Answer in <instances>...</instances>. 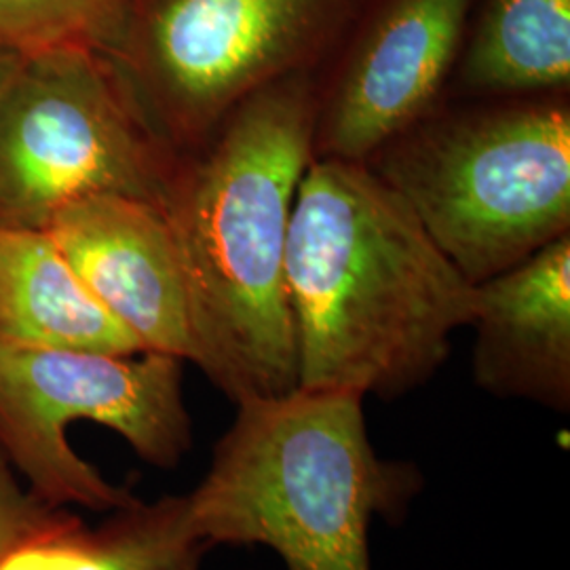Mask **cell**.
I'll list each match as a JSON object with an SVG mask.
<instances>
[{
  "label": "cell",
  "mask_w": 570,
  "mask_h": 570,
  "mask_svg": "<svg viewBox=\"0 0 570 570\" xmlns=\"http://www.w3.org/2000/svg\"><path fill=\"white\" fill-rule=\"evenodd\" d=\"M285 287L298 387L385 402L428 385L473 320L475 285L366 164L311 159L292 207Z\"/></svg>",
  "instance_id": "obj_1"
},
{
  "label": "cell",
  "mask_w": 570,
  "mask_h": 570,
  "mask_svg": "<svg viewBox=\"0 0 570 570\" xmlns=\"http://www.w3.org/2000/svg\"><path fill=\"white\" fill-rule=\"evenodd\" d=\"M313 125L315 75L252 94L180 153L164 207L193 308L195 366L233 404L298 387L285 261Z\"/></svg>",
  "instance_id": "obj_2"
},
{
  "label": "cell",
  "mask_w": 570,
  "mask_h": 570,
  "mask_svg": "<svg viewBox=\"0 0 570 570\" xmlns=\"http://www.w3.org/2000/svg\"><path fill=\"white\" fill-rule=\"evenodd\" d=\"M360 393L296 387L247 397L184 494L190 532L209 550L261 546L287 570H372L376 518L404 520L423 475L370 442Z\"/></svg>",
  "instance_id": "obj_3"
},
{
  "label": "cell",
  "mask_w": 570,
  "mask_h": 570,
  "mask_svg": "<svg viewBox=\"0 0 570 570\" xmlns=\"http://www.w3.org/2000/svg\"><path fill=\"white\" fill-rule=\"evenodd\" d=\"M364 164L482 284L570 233V91L446 98Z\"/></svg>",
  "instance_id": "obj_4"
},
{
  "label": "cell",
  "mask_w": 570,
  "mask_h": 570,
  "mask_svg": "<svg viewBox=\"0 0 570 570\" xmlns=\"http://www.w3.org/2000/svg\"><path fill=\"white\" fill-rule=\"evenodd\" d=\"M180 164L102 51L21 56L0 94V226L45 230L70 202L119 195L164 209Z\"/></svg>",
  "instance_id": "obj_5"
},
{
  "label": "cell",
  "mask_w": 570,
  "mask_h": 570,
  "mask_svg": "<svg viewBox=\"0 0 570 570\" xmlns=\"http://www.w3.org/2000/svg\"><path fill=\"white\" fill-rule=\"evenodd\" d=\"M362 0H134L106 53L176 153L273 82L315 75Z\"/></svg>",
  "instance_id": "obj_6"
},
{
  "label": "cell",
  "mask_w": 570,
  "mask_h": 570,
  "mask_svg": "<svg viewBox=\"0 0 570 570\" xmlns=\"http://www.w3.org/2000/svg\"><path fill=\"white\" fill-rule=\"evenodd\" d=\"M183 364L165 353L0 346V449L39 501L56 510H119L136 501L68 444L72 423L112 429L153 468L193 450Z\"/></svg>",
  "instance_id": "obj_7"
},
{
  "label": "cell",
  "mask_w": 570,
  "mask_h": 570,
  "mask_svg": "<svg viewBox=\"0 0 570 570\" xmlns=\"http://www.w3.org/2000/svg\"><path fill=\"white\" fill-rule=\"evenodd\" d=\"M473 0H362L315 72L313 159L367 161L446 100Z\"/></svg>",
  "instance_id": "obj_8"
},
{
  "label": "cell",
  "mask_w": 570,
  "mask_h": 570,
  "mask_svg": "<svg viewBox=\"0 0 570 570\" xmlns=\"http://www.w3.org/2000/svg\"><path fill=\"white\" fill-rule=\"evenodd\" d=\"M45 230L82 285L142 351L197 362L183 263L161 207L96 195L60 207Z\"/></svg>",
  "instance_id": "obj_9"
},
{
  "label": "cell",
  "mask_w": 570,
  "mask_h": 570,
  "mask_svg": "<svg viewBox=\"0 0 570 570\" xmlns=\"http://www.w3.org/2000/svg\"><path fill=\"white\" fill-rule=\"evenodd\" d=\"M475 387L551 412L570 410V233L475 285Z\"/></svg>",
  "instance_id": "obj_10"
},
{
  "label": "cell",
  "mask_w": 570,
  "mask_h": 570,
  "mask_svg": "<svg viewBox=\"0 0 570 570\" xmlns=\"http://www.w3.org/2000/svg\"><path fill=\"white\" fill-rule=\"evenodd\" d=\"M0 346L144 353L47 230L0 226Z\"/></svg>",
  "instance_id": "obj_11"
},
{
  "label": "cell",
  "mask_w": 570,
  "mask_h": 570,
  "mask_svg": "<svg viewBox=\"0 0 570 570\" xmlns=\"http://www.w3.org/2000/svg\"><path fill=\"white\" fill-rule=\"evenodd\" d=\"M570 91V0H473L446 98Z\"/></svg>",
  "instance_id": "obj_12"
},
{
  "label": "cell",
  "mask_w": 570,
  "mask_h": 570,
  "mask_svg": "<svg viewBox=\"0 0 570 570\" xmlns=\"http://www.w3.org/2000/svg\"><path fill=\"white\" fill-rule=\"evenodd\" d=\"M207 550L188 529L184 497L165 494L108 511L98 527L66 510L4 551L0 570H202Z\"/></svg>",
  "instance_id": "obj_13"
},
{
  "label": "cell",
  "mask_w": 570,
  "mask_h": 570,
  "mask_svg": "<svg viewBox=\"0 0 570 570\" xmlns=\"http://www.w3.org/2000/svg\"><path fill=\"white\" fill-rule=\"evenodd\" d=\"M134 0H0V49L32 56L61 47L110 53Z\"/></svg>",
  "instance_id": "obj_14"
},
{
  "label": "cell",
  "mask_w": 570,
  "mask_h": 570,
  "mask_svg": "<svg viewBox=\"0 0 570 570\" xmlns=\"http://www.w3.org/2000/svg\"><path fill=\"white\" fill-rule=\"evenodd\" d=\"M63 511L45 505L20 487L18 473L0 449V558L30 534L51 527Z\"/></svg>",
  "instance_id": "obj_15"
},
{
  "label": "cell",
  "mask_w": 570,
  "mask_h": 570,
  "mask_svg": "<svg viewBox=\"0 0 570 570\" xmlns=\"http://www.w3.org/2000/svg\"><path fill=\"white\" fill-rule=\"evenodd\" d=\"M21 56L16 51H7V49H0V94L2 89L7 87V82L11 81L13 72L18 70L20 66Z\"/></svg>",
  "instance_id": "obj_16"
}]
</instances>
